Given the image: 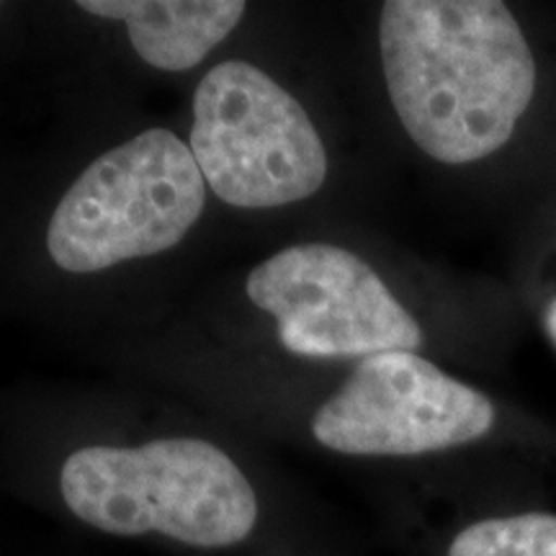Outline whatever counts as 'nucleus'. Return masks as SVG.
Here are the masks:
<instances>
[{"label": "nucleus", "mask_w": 556, "mask_h": 556, "mask_svg": "<svg viewBox=\"0 0 556 556\" xmlns=\"http://www.w3.org/2000/svg\"><path fill=\"white\" fill-rule=\"evenodd\" d=\"M191 152L214 197L238 208L304 201L328 178V152L307 111L245 60L219 62L201 78Z\"/></svg>", "instance_id": "obj_4"}, {"label": "nucleus", "mask_w": 556, "mask_h": 556, "mask_svg": "<svg viewBox=\"0 0 556 556\" xmlns=\"http://www.w3.org/2000/svg\"><path fill=\"white\" fill-rule=\"evenodd\" d=\"M495 426V405L417 353L364 358L312 417L319 446L348 456H422L467 446Z\"/></svg>", "instance_id": "obj_6"}, {"label": "nucleus", "mask_w": 556, "mask_h": 556, "mask_svg": "<svg viewBox=\"0 0 556 556\" xmlns=\"http://www.w3.org/2000/svg\"><path fill=\"white\" fill-rule=\"evenodd\" d=\"M206 204L191 148L168 129H148L103 152L75 178L47 229L52 261L70 274L176 248Z\"/></svg>", "instance_id": "obj_3"}, {"label": "nucleus", "mask_w": 556, "mask_h": 556, "mask_svg": "<svg viewBox=\"0 0 556 556\" xmlns=\"http://www.w3.org/2000/svg\"><path fill=\"white\" fill-rule=\"evenodd\" d=\"M78 9L122 21L150 67L186 73L235 31L248 5L240 0H80Z\"/></svg>", "instance_id": "obj_7"}, {"label": "nucleus", "mask_w": 556, "mask_h": 556, "mask_svg": "<svg viewBox=\"0 0 556 556\" xmlns=\"http://www.w3.org/2000/svg\"><path fill=\"white\" fill-rule=\"evenodd\" d=\"M379 47L397 119L438 163L495 155L536 93V60L500 0H389Z\"/></svg>", "instance_id": "obj_1"}, {"label": "nucleus", "mask_w": 556, "mask_h": 556, "mask_svg": "<svg viewBox=\"0 0 556 556\" xmlns=\"http://www.w3.org/2000/svg\"><path fill=\"white\" fill-rule=\"evenodd\" d=\"M446 556H556V513L477 520L456 533Z\"/></svg>", "instance_id": "obj_8"}, {"label": "nucleus", "mask_w": 556, "mask_h": 556, "mask_svg": "<svg viewBox=\"0 0 556 556\" xmlns=\"http://www.w3.org/2000/svg\"><path fill=\"white\" fill-rule=\"evenodd\" d=\"M544 323H546V332L548 338H552V343L556 345V296L548 302L546 307V315H544Z\"/></svg>", "instance_id": "obj_9"}, {"label": "nucleus", "mask_w": 556, "mask_h": 556, "mask_svg": "<svg viewBox=\"0 0 556 556\" xmlns=\"http://www.w3.org/2000/svg\"><path fill=\"white\" fill-rule=\"evenodd\" d=\"M248 299L278 325V340L302 358H371L422 343L417 319L377 270L328 242H302L250 270Z\"/></svg>", "instance_id": "obj_5"}, {"label": "nucleus", "mask_w": 556, "mask_h": 556, "mask_svg": "<svg viewBox=\"0 0 556 556\" xmlns=\"http://www.w3.org/2000/svg\"><path fill=\"white\" fill-rule=\"evenodd\" d=\"M60 490L73 516L114 536L163 533L217 548L248 539L258 520L248 477L199 438L78 448L62 467Z\"/></svg>", "instance_id": "obj_2"}]
</instances>
